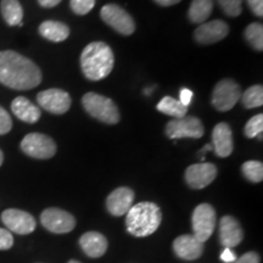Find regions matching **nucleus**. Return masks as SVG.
Segmentation results:
<instances>
[{
	"label": "nucleus",
	"instance_id": "obj_1",
	"mask_svg": "<svg viewBox=\"0 0 263 263\" xmlns=\"http://www.w3.org/2000/svg\"><path fill=\"white\" fill-rule=\"evenodd\" d=\"M41 82V68L32 60L12 50L0 51V83L15 90H29Z\"/></svg>",
	"mask_w": 263,
	"mask_h": 263
},
{
	"label": "nucleus",
	"instance_id": "obj_2",
	"mask_svg": "<svg viewBox=\"0 0 263 263\" xmlns=\"http://www.w3.org/2000/svg\"><path fill=\"white\" fill-rule=\"evenodd\" d=\"M115 64L112 49L106 43L93 42L81 54V68L89 81L98 82L111 73Z\"/></svg>",
	"mask_w": 263,
	"mask_h": 263
},
{
	"label": "nucleus",
	"instance_id": "obj_3",
	"mask_svg": "<svg viewBox=\"0 0 263 263\" xmlns=\"http://www.w3.org/2000/svg\"><path fill=\"white\" fill-rule=\"evenodd\" d=\"M162 221L160 207L154 202H139L130 207L126 217L128 233L137 238H144L155 233Z\"/></svg>",
	"mask_w": 263,
	"mask_h": 263
},
{
	"label": "nucleus",
	"instance_id": "obj_4",
	"mask_svg": "<svg viewBox=\"0 0 263 263\" xmlns=\"http://www.w3.org/2000/svg\"><path fill=\"white\" fill-rule=\"evenodd\" d=\"M82 104L84 110L100 122L106 124H116L120 122V111L110 98L89 91L82 98Z\"/></svg>",
	"mask_w": 263,
	"mask_h": 263
},
{
	"label": "nucleus",
	"instance_id": "obj_5",
	"mask_svg": "<svg viewBox=\"0 0 263 263\" xmlns=\"http://www.w3.org/2000/svg\"><path fill=\"white\" fill-rule=\"evenodd\" d=\"M240 98H241L240 85L235 81L226 78L215 85L211 101L216 110L227 112L238 104Z\"/></svg>",
	"mask_w": 263,
	"mask_h": 263
},
{
	"label": "nucleus",
	"instance_id": "obj_6",
	"mask_svg": "<svg viewBox=\"0 0 263 263\" xmlns=\"http://www.w3.org/2000/svg\"><path fill=\"white\" fill-rule=\"evenodd\" d=\"M216 223L217 216L215 209L210 203H200L193 212V235L199 241L205 242L213 234V230L216 228Z\"/></svg>",
	"mask_w": 263,
	"mask_h": 263
},
{
	"label": "nucleus",
	"instance_id": "obj_7",
	"mask_svg": "<svg viewBox=\"0 0 263 263\" xmlns=\"http://www.w3.org/2000/svg\"><path fill=\"white\" fill-rule=\"evenodd\" d=\"M100 16L105 24L122 35H130L136 31V22L122 6L107 4L101 8Z\"/></svg>",
	"mask_w": 263,
	"mask_h": 263
},
{
	"label": "nucleus",
	"instance_id": "obj_8",
	"mask_svg": "<svg viewBox=\"0 0 263 263\" xmlns=\"http://www.w3.org/2000/svg\"><path fill=\"white\" fill-rule=\"evenodd\" d=\"M21 149L33 159L47 160L57 154V144L45 134L29 133L22 139Z\"/></svg>",
	"mask_w": 263,
	"mask_h": 263
},
{
	"label": "nucleus",
	"instance_id": "obj_9",
	"mask_svg": "<svg viewBox=\"0 0 263 263\" xmlns=\"http://www.w3.org/2000/svg\"><path fill=\"white\" fill-rule=\"evenodd\" d=\"M205 128L197 117L184 116L174 118L166 126V134L170 139H182V138H193L200 139L203 137Z\"/></svg>",
	"mask_w": 263,
	"mask_h": 263
},
{
	"label": "nucleus",
	"instance_id": "obj_10",
	"mask_svg": "<svg viewBox=\"0 0 263 263\" xmlns=\"http://www.w3.org/2000/svg\"><path fill=\"white\" fill-rule=\"evenodd\" d=\"M42 226L49 232L55 233V234H66L74 229L76 219L74 217L57 207H51L43 211L41 215Z\"/></svg>",
	"mask_w": 263,
	"mask_h": 263
},
{
	"label": "nucleus",
	"instance_id": "obj_11",
	"mask_svg": "<svg viewBox=\"0 0 263 263\" xmlns=\"http://www.w3.org/2000/svg\"><path fill=\"white\" fill-rule=\"evenodd\" d=\"M37 101L45 111L54 115H64L71 107L70 94L65 90L57 89V88L38 93Z\"/></svg>",
	"mask_w": 263,
	"mask_h": 263
},
{
	"label": "nucleus",
	"instance_id": "obj_12",
	"mask_svg": "<svg viewBox=\"0 0 263 263\" xmlns=\"http://www.w3.org/2000/svg\"><path fill=\"white\" fill-rule=\"evenodd\" d=\"M2 221L6 228L20 235L31 234L37 227L34 217L31 213L17 209L5 210L2 213Z\"/></svg>",
	"mask_w": 263,
	"mask_h": 263
},
{
	"label": "nucleus",
	"instance_id": "obj_13",
	"mask_svg": "<svg viewBox=\"0 0 263 263\" xmlns=\"http://www.w3.org/2000/svg\"><path fill=\"white\" fill-rule=\"evenodd\" d=\"M217 167L213 163H195L185 171L186 184L193 189H203L210 185L217 177Z\"/></svg>",
	"mask_w": 263,
	"mask_h": 263
},
{
	"label": "nucleus",
	"instance_id": "obj_14",
	"mask_svg": "<svg viewBox=\"0 0 263 263\" xmlns=\"http://www.w3.org/2000/svg\"><path fill=\"white\" fill-rule=\"evenodd\" d=\"M229 33V26L222 20L203 22L195 29L194 38L201 45H210L224 39Z\"/></svg>",
	"mask_w": 263,
	"mask_h": 263
},
{
	"label": "nucleus",
	"instance_id": "obj_15",
	"mask_svg": "<svg viewBox=\"0 0 263 263\" xmlns=\"http://www.w3.org/2000/svg\"><path fill=\"white\" fill-rule=\"evenodd\" d=\"M134 192L127 186L115 189L106 199L107 211L112 216H123L127 215L130 207L133 206Z\"/></svg>",
	"mask_w": 263,
	"mask_h": 263
},
{
	"label": "nucleus",
	"instance_id": "obj_16",
	"mask_svg": "<svg viewBox=\"0 0 263 263\" xmlns=\"http://www.w3.org/2000/svg\"><path fill=\"white\" fill-rule=\"evenodd\" d=\"M244 238V232L234 217L224 216L219 222V240L224 248H235Z\"/></svg>",
	"mask_w": 263,
	"mask_h": 263
},
{
	"label": "nucleus",
	"instance_id": "obj_17",
	"mask_svg": "<svg viewBox=\"0 0 263 263\" xmlns=\"http://www.w3.org/2000/svg\"><path fill=\"white\" fill-rule=\"evenodd\" d=\"M212 146L218 157H228L233 153V133L229 124L218 123L212 132Z\"/></svg>",
	"mask_w": 263,
	"mask_h": 263
},
{
	"label": "nucleus",
	"instance_id": "obj_18",
	"mask_svg": "<svg viewBox=\"0 0 263 263\" xmlns=\"http://www.w3.org/2000/svg\"><path fill=\"white\" fill-rule=\"evenodd\" d=\"M173 250L179 258L193 261L199 258L203 252V242L194 235H180L174 240Z\"/></svg>",
	"mask_w": 263,
	"mask_h": 263
},
{
	"label": "nucleus",
	"instance_id": "obj_19",
	"mask_svg": "<svg viewBox=\"0 0 263 263\" xmlns=\"http://www.w3.org/2000/svg\"><path fill=\"white\" fill-rule=\"evenodd\" d=\"M80 245L85 255L91 258L101 257L107 250V240L98 232H88L81 236Z\"/></svg>",
	"mask_w": 263,
	"mask_h": 263
},
{
	"label": "nucleus",
	"instance_id": "obj_20",
	"mask_svg": "<svg viewBox=\"0 0 263 263\" xmlns=\"http://www.w3.org/2000/svg\"><path fill=\"white\" fill-rule=\"evenodd\" d=\"M12 114L18 120L24 121L26 123H35L38 122L42 116V111L37 105H34L25 97H17L11 103Z\"/></svg>",
	"mask_w": 263,
	"mask_h": 263
},
{
	"label": "nucleus",
	"instance_id": "obj_21",
	"mask_svg": "<svg viewBox=\"0 0 263 263\" xmlns=\"http://www.w3.org/2000/svg\"><path fill=\"white\" fill-rule=\"evenodd\" d=\"M39 34L50 42L60 43L68 38L70 28L67 25L59 21H44L39 26Z\"/></svg>",
	"mask_w": 263,
	"mask_h": 263
},
{
	"label": "nucleus",
	"instance_id": "obj_22",
	"mask_svg": "<svg viewBox=\"0 0 263 263\" xmlns=\"http://www.w3.org/2000/svg\"><path fill=\"white\" fill-rule=\"evenodd\" d=\"M0 11L4 21L9 26H22L24 9L18 0H2Z\"/></svg>",
	"mask_w": 263,
	"mask_h": 263
},
{
	"label": "nucleus",
	"instance_id": "obj_23",
	"mask_svg": "<svg viewBox=\"0 0 263 263\" xmlns=\"http://www.w3.org/2000/svg\"><path fill=\"white\" fill-rule=\"evenodd\" d=\"M212 10L213 0H193L188 11V17L193 24L201 25L210 17Z\"/></svg>",
	"mask_w": 263,
	"mask_h": 263
},
{
	"label": "nucleus",
	"instance_id": "obj_24",
	"mask_svg": "<svg viewBox=\"0 0 263 263\" xmlns=\"http://www.w3.org/2000/svg\"><path fill=\"white\" fill-rule=\"evenodd\" d=\"M157 110L161 114L167 115L173 118H182L188 112V106L183 105L179 100H176L174 98L164 97L157 104Z\"/></svg>",
	"mask_w": 263,
	"mask_h": 263
},
{
	"label": "nucleus",
	"instance_id": "obj_25",
	"mask_svg": "<svg viewBox=\"0 0 263 263\" xmlns=\"http://www.w3.org/2000/svg\"><path fill=\"white\" fill-rule=\"evenodd\" d=\"M241 101L246 108H256L263 105V87L259 84L252 85L241 93Z\"/></svg>",
	"mask_w": 263,
	"mask_h": 263
},
{
	"label": "nucleus",
	"instance_id": "obj_26",
	"mask_svg": "<svg viewBox=\"0 0 263 263\" xmlns=\"http://www.w3.org/2000/svg\"><path fill=\"white\" fill-rule=\"evenodd\" d=\"M245 39L255 50H263V26L259 22L249 25L245 29Z\"/></svg>",
	"mask_w": 263,
	"mask_h": 263
},
{
	"label": "nucleus",
	"instance_id": "obj_27",
	"mask_svg": "<svg viewBox=\"0 0 263 263\" xmlns=\"http://www.w3.org/2000/svg\"><path fill=\"white\" fill-rule=\"evenodd\" d=\"M245 178L252 183H259L263 179V163L259 161H246L241 167Z\"/></svg>",
	"mask_w": 263,
	"mask_h": 263
},
{
	"label": "nucleus",
	"instance_id": "obj_28",
	"mask_svg": "<svg viewBox=\"0 0 263 263\" xmlns=\"http://www.w3.org/2000/svg\"><path fill=\"white\" fill-rule=\"evenodd\" d=\"M263 130V115L258 114L254 116L252 118H250L246 123L244 133L245 136L252 139V138H257L258 136H261Z\"/></svg>",
	"mask_w": 263,
	"mask_h": 263
},
{
	"label": "nucleus",
	"instance_id": "obj_29",
	"mask_svg": "<svg viewBox=\"0 0 263 263\" xmlns=\"http://www.w3.org/2000/svg\"><path fill=\"white\" fill-rule=\"evenodd\" d=\"M217 3L229 17H238L242 12V0H217Z\"/></svg>",
	"mask_w": 263,
	"mask_h": 263
},
{
	"label": "nucleus",
	"instance_id": "obj_30",
	"mask_svg": "<svg viewBox=\"0 0 263 263\" xmlns=\"http://www.w3.org/2000/svg\"><path fill=\"white\" fill-rule=\"evenodd\" d=\"M71 10L76 15H87L95 6V0H70Z\"/></svg>",
	"mask_w": 263,
	"mask_h": 263
},
{
	"label": "nucleus",
	"instance_id": "obj_31",
	"mask_svg": "<svg viewBox=\"0 0 263 263\" xmlns=\"http://www.w3.org/2000/svg\"><path fill=\"white\" fill-rule=\"evenodd\" d=\"M12 128V120L5 108L0 106V136L8 134Z\"/></svg>",
	"mask_w": 263,
	"mask_h": 263
},
{
	"label": "nucleus",
	"instance_id": "obj_32",
	"mask_svg": "<svg viewBox=\"0 0 263 263\" xmlns=\"http://www.w3.org/2000/svg\"><path fill=\"white\" fill-rule=\"evenodd\" d=\"M14 245V238L8 229L0 228V250H9Z\"/></svg>",
	"mask_w": 263,
	"mask_h": 263
},
{
	"label": "nucleus",
	"instance_id": "obj_33",
	"mask_svg": "<svg viewBox=\"0 0 263 263\" xmlns=\"http://www.w3.org/2000/svg\"><path fill=\"white\" fill-rule=\"evenodd\" d=\"M249 4V8L251 11L257 16V17H262L263 16V0H246Z\"/></svg>",
	"mask_w": 263,
	"mask_h": 263
},
{
	"label": "nucleus",
	"instance_id": "obj_34",
	"mask_svg": "<svg viewBox=\"0 0 263 263\" xmlns=\"http://www.w3.org/2000/svg\"><path fill=\"white\" fill-rule=\"evenodd\" d=\"M233 263H259V256L256 252H246L240 258H236Z\"/></svg>",
	"mask_w": 263,
	"mask_h": 263
},
{
	"label": "nucleus",
	"instance_id": "obj_35",
	"mask_svg": "<svg viewBox=\"0 0 263 263\" xmlns=\"http://www.w3.org/2000/svg\"><path fill=\"white\" fill-rule=\"evenodd\" d=\"M193 100V91L188 89V88H183L179 91V101L185 106H189V104Z\"/></svg>",
	"mask_w": 263,
	"mask_h": 263
},
{
	"label": "nucleus",
	"instance_id": "obj_36",
	"mask_svg": "<svg viewBox=\"0 0 263 263\" xmlns=\"http://www.w3.org/2000/svg\"><path fill=\"white\" fill-rule=\"evenodd\" d=\"M221 259L224 263H233L236 259V256L234 252L232 251V249L226 248L224 250H223V252L221 255Z\"/></svg>",
	"mask_w": 263,
	"mask_h": 263
},
{
	"label": "nucleus",
	"instance_id": "obj_37",
	"mask_svg": "<svg viewBox=\"0 0 263 263\" xmlns=\"http://www.w3.org/2000/svg\"><path fill=\"white\" fill-rule=\"evenodd\" d=\"M62 0H38L39 5L43 6V8H54L60 4Z\"/></svg>",
	"mask_w": 263,
	"mask_h": 263
},
{
	"label": "nucleus",
	"instance_id": "obj_38",
	"mask_svg": "<svg viewBox=\"0 0 263 263\" xmlns=\"http://www.w3.org/2000/svg\"><path fill=\"white\" fill-rule=\"evenodd\" d=\"M157 5L163 6V8H167V6H172L178 4V3L182 2V0H154Z\"/></svg>",
	"mask_w": 263,
	"mask_h": 263
},
{
	"label": "nucleus",
	"instance_id": "obj_39",
	"mask_svg": "<svg viewBox=\"0 0 263 263\" xmlns=\"http://www.w3.org/2000/svg\"><path fill=\"white\" fill-rule=\"evenodd\" d=\"M212 149H213V146L211 145V144H207V145H206L205 147H203L202 150H200L199 153H200V154H202V155H203V154L207 153V151H211Z\"/></svg>",
	"mask_w": 263,
	"mask_h": 263
},
{
	"label": "nucleus",
	"instance_id": "obj_40",
	"mask_svg": "<svg viewBox=\"0 0 263 263\" xmlns=\"http://www.w3.org/2000/svg\"><path fill=\"white\" fill-rule=\"evenodd\" d=\"M3 161H4V155H3V151L0 150V166L3 164Z\"/></svg>",
	"mask_w": 263,
	"mask_h": 263
},
{
	"label": "nucleus",
	"instance_id": "obj_41",
	"mask_svg": "<svg viewBox=\"0 0 263 263\" xmlns=\"http://www.w3.org/2000/svg\"><path fill=\"white\" fill-rule=\"evenodd\" d=\"M68 263H81V262H78V261H74V259H71V261L68 262Z\"/></svg>",
	"mask_w": 263,
	"mask_h": 263
}]
</instances>
